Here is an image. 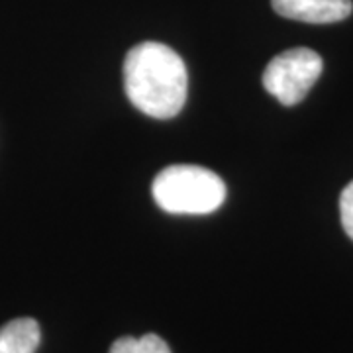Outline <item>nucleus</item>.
Wrapping results in <instances>:
<instances>
[{"mask_svg":"<svg viewBox=\"0 0 353 353\" xmlns=\"http://www.w3.org/2000/svg\"><path fill=\"white\" fill-rule=\"evenodd\" d=\"M189 75L175 50L159 41H143L128 51L124 88L139 112L157 120L173 118L187 101Z\"/></svg>","mask_w":353,"mask_h":353,"instance_id":"1","label":"nucleus"},{"mask_svg":"<svg viewBox=\"0 0 353 353\" xmlns=\"http://www.w3.org/2000/svg\"><path fill=\"white\" fill-rule=\"evenodd\" d=\"M340 214L341 224L345 234L353 240V181L343 189L340 196Z\"/></svg>","mask_w":353,"mask_h":353,"instance_id":"7","label":"nucleus"},{"mask_svg":"<svg viewBox=\"0 0 353 353\" xmlns=\"http://www.w3.org/2000/svg\"><path fill=\"white\" fill-rule=\"evenodd\" d=\"M153 201L169 214H210L226 201V185L201 165H171L153 179Z\"/></svg>","mask_w":353,"mask_h":353,"instance_id":"2","label":"nucleus"},{"mask_svg":"<svg viewBox=\"0 0 353 353\" xmlns=\"http://www.w3.org/2000/svg\"><path fill=\"white\" fill-rule=\"evenodd\" d=\"M324 61L314 50L294 48L273 57L263 73V87L281 104L294 106L314 87Z\"/></svg>","mask_w":353,"mask_h":353,"instance_id":"3","label":"nucleus"},{"mask_svg":"<svg viewBox=\"0 0 353 353\" xmlns=\"http://www.w3.org/2000/svg\"><path fill=\"white\" fill-rule=\"evenodd\" d=\"M110 353H171L169 345L155 334L143 338H120L112 343Z\"/></svg>","mask_w":353,"mask_h":353,"instance_id":"6","label":"nucleus"},{"mask_svg":"<svg viewBox=\"0 0 353 353\" xmlns=\"http://www.w3.org/2000/svg\"><path fill=\"white\" fill-rule=\"evenodd\" d=\"M39 341V324L32 318H18L0 328V353H36Z\"/></svg>","mask_w":353,"mask_h":353,"instance_id":"5","label":"nucleus"},{"mask_svg":"<svg viewBox=\"0 0 353 353\" xmlns=\"http://www.w3.org/2000/svg\"><path fill=\"white\" fill-rule=\"evenodd\" d=\"M271 4L279 16L308 24L340 22L353 10L352 0H271Z\"/></svg>","mask_w":353,"mask_h":353,"instance_id":"4","label":"nucleus"}]
</instances>
